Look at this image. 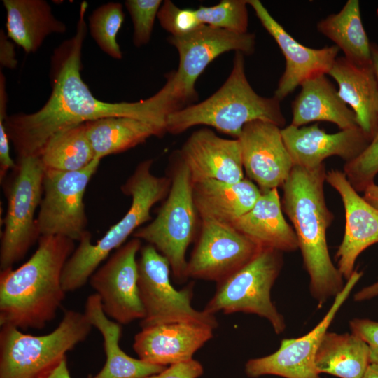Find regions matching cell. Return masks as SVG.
Listing matches in <instances>:
<instances>
[{
    "label": "cell",
    "instance_id": "obj_1",
    "mask_svg": "<svg viewBox=\"0 0 378 378\" xmlns=\"http://www.w3.org/2000/svg\"><path fill=\"white\" fill-rule=\"evenodd\" d=\"M88 7V2L80 3L75 34L53 50L50 69L52 90L48 101L36 112L12 114L5 120L18 158L38 156L46 142L57 132L104 117L134 118L166 132V118L155 94L135 102H106L95 97L82 79Z\"/></svg>",
    "mask_w": 378,
    "mask_h": 378
},
{
    "label": "cell",
    "instance_id": "obj_2",
    "mask_svg": "<svg viewBox=\"0 0 378 378\" xmlns=\"http://www.w3.org/2000/svg\"><path fill=\"white\" fill-rule=\"evenodd\" d=\"M74 241L41 236L36 251L16 269L0 273V326L42 329L53 320L66 295L62 276Z\"/></svg>",
    "mask_w": 378,
    "mask_h": 378
},
{
    "label": "cell",
    "instance_id": "obj_3",
    "mask_svg": "<svg viewBox=\"0 0 378 378\" xmlns=\"http://www.w3.org/2000/svg\"><path fill=\"white\" fill-rule=\"evenodd\" d=\"M325 164L314 168L294 166L284 184L281 205L297 236L310 291L321 307L343 288V276L330 257L326 231L334 216L324 193Z\"/></svg>",
    "mask_w": 378,
    "mask_h": 378
},
{
    "label": "cell",
    "instance_id": "obj_4",
    "mask_svg": "<svg viewBox=\"0 0 378 378\" xmlns=\"http://www.w3.org/2000/svg\"><path fill=\"white\" fill-rule=\"evenodd\" d=\"M234 53L232 71L222 86L205 100L168 115L167 132L178 134L196 125H206L237 139L244 126L253 120L284 127L281 101L253 90L246 76L244 55Z\"/></svg>",
    "mask_w": 378,
    "mask_h": 378
},
{
    "label": "cell",
    "instance_id": "obj_5",
    "mask_svg": "<svg viewBox=\"0 0 378 378\" xmlns=\"http://www.w3.org/2000/svg\"><path fill=\"white\" fill-rule=\"evenodd\" d=\"M153 163L152 159L141 162L121 186L122 193L132 197L130 209L124 216L96 244L91 243L92 234L89 231L78 241L62 272V283L66 293L84 286L112 251L122 246L130 235L151 220L152 207L167 196L171 178L152 174Z\"/></svg>",
    "mask_w": 378,
    "mask_h": 378
},
{
    "label": "cell",
    "instance_id": "obj_6",
    "mask_svg": "<svg viewBox=\"0 0 378 378\" xmlns=\"http://www.w3.org/2000/svg\"><path fill=\"white\" fill-rule=\"evenodd\" d=\"M92 326L84 313L66 310L51 332L35 336L4 326L0 330V378H43L83 342Z\"/></svg>",
    "mask_w": 378,
    "mask_h": 378
},
{
    "label": "cell",
    "instance_id": "obj_7",
    "mask_svg": "<svg viewBox=\"0 0 378 378\" xmlns=\"http://www.w3.org/2000/svg\"><path fill=\"white\" fill-rule=\"evenodd\" d=\"M170 162L172 184L165 201L155 219L132 236L153 246L168 260L176 281L183 282L188 279L186 253L195 236L199 215L191 175L178 150Z\"/></svg>",
    "mask_w": 378,
    "mask_h": 378
},
{
    "label": "cell",
    "instance_id": "obj_8",
    "mask_svg": "<svg viewBox=\"0 0 378 378\" xmlns=\"http://www.w3.org/2000/svg\"><path fill=\"white\" fill-rule=\"evenodd\" d=\"M179 55L176 70L166 74L167 81L157 92L167 116L188 106L198 99L195 83L207 66L219 55L255 51L254 34H236L202 24L190 34L168 38Z\"/></svg>",
    "mask_w": 378,
    "mask_h": 378
},
{
    "label": "cell",
    "instance_id": "obj_9",
    "mask_svg": "<svg viewBox=\"0 0 378 378\" xmlns=\"http://www.w3.org/2000/svg\"><path fill=\"white\" fill-rule=\"evenodd\" d=\"M283 253L262 247L247 264L217 283L204 312L253 314L267 319L274 332L285 330L284 316L271 300V289L283 266Z\"/></svg>",
    "mask_w": 378,
    "mask_h": 378
},
{
    "label": "cell",
    "instance_id": "obj_10",
    "mask_svg": "<svg viewBox=\"0 0 378 378\" xmlns=\"http://www.w3.org/2000/svg\"><path fill=\"white\" fill-rule=\"evenodd\" d=\"M45 170L38 156L18 158L5 189L7 210L1 237V271L21 260L41 237L35 213L43 197Z\"/></svg>",
    "mask_w": 378,
    "mask_h": 378
},
{
    "label": "cell",
    "instance_id": "obj_11",
    "mask_svg": "<svg viewBox=\"0 0 378 378\" xmlns=\"http://www.w3.org/2000/svg\"><path fill=\"white\" fill-rule=\"evenodd\" d=\"M137 263L139 290L145 312L141 328L175 322L199 323L214 330L218 327L214 314L197 311L191 305L193 283L181 290L173 286L170 265L153 246H141Z\"/></svg>",
    "mask_w": 378,
    "mask_h": 378
},
{
    "label": "cell",
    "instance_id": "obj_12",
    "mask_svg": "<svg viewBox=\"0 0 378 378\" xmlns=\"http://www.w3.org/2000/svg\"><path fill=\"white\" fill-rule=\"evenodd\" d=\"M100 162L94 159L77 171L45 170L36 218L41 237L59 235L79 241L88 231L83 197Z\"/></svg>",
    "mask_w": 378,
    "mask_h": 378
},
{
    "label": "cell",
    "instance_id": "obj_13",
    "mask_svg": "<svg viewBox=\"0 0 378 378\" xmlns=\"http://www.w3.org/2000/svg\"><path fill=\"white\" fill-rule=\"evenodd\" d=\"M200 221V232L188 261V278L218 283L247 264L262 248L232 225Z\"/></svg>",
    "mask_w": 378,
    "mask_h": 378
},
{
    "label": "cell",
    "instance_id": "obj_14",
    "mask_svg": "<svg viewBox=\"0 0 378 378\" xmlns=\"http://www.w3.org/2000/svg\"><path fill=\"white\" fill-rule=\"evenodd\" d=\"M141 248V240L133 237L115 250L89 279L106 315L121 325L145 316L138 286L136 255Z\"/></svg>",
    "mask_w": 378,
    "mask_h": 378
},
{
    "label": "cell",
    "instance_id": "obj_15",
    "mask_svg": "<svg viewBox=\"0 0 378 378\" xmlns=\"http://www.w3.org/2000/svg\"><path fill=\"white\" fill-rule=\"evenodd\" d=\"M362 274L361 272L354 270L335 297L325 316L311 331L300 337L282 340L279 349L270 355L248 360L245 365L246 375L252 378L263 375L320 378L315 359L321 340Z\"/></svg>",
    "mask_w": 378,
    "mask_h": 378
},
{
    "label": "cell",
    "instance_id": "obj_16",
    "mask_svg": "<svg viewBox=\"0 0 378 378\" xmlns=\"http://www.w3.org/2000/svg\"><path fill=\"white\" fill-rule=\"evenodd\" d=\"M244 169L261 192L283 187L293 167L281 129L257 120L246 124L237 137Z\"/></svg>",
    "mask_w": 378,
    "mask_h": 378
},
{
    "label": "cell",
    "instance_id": "obj_17",
    "mask_svg": "<svg viewBox=\"0 0 378 378\" xmlns=\"http://www.w3.org/2000/svg\"><path fill=\"white\" fill-rule=\"evenodd\" d=\"M248 4L275 40L286 59L285 70L279 80L274 97L281 101L307 79L328 74L340 51L336 46L321 49L306 47L295 40L259 0H248Z\"/></svg>",
    "mask_w": 378,
    "mask_h": 378
},
{
    "label": "cell",
    "instance_id": "obj_18",
    "mask_svg": "<svg viewBox=\"0 0 378 378\" xmlns=\"http://www.w3.org/2000/svg\"><path fill=\"white\" fill-rule=\"evenodd\" d=\"M326 181L340 195L345 210L344 234L336 258L337 269L348 280L354 272L359 255L378 242V209L358 194L344 172H328Z\"/></svg>",
    "mask_w": 378,
    "mask_h": 378
},
{
    "label": "cell",
    "instance_id": "obj_19",
    "mask_svg": "<svg viewBox=\"0 0 378 378\" xmlns=\"http://www.w3.org/2000/svg\"><path fill=\"white\" fill-rule=\"evenodd\" d=\"M281 135L294 166L305 168L318 167L333 155L350 162L371 141L359 127L328 134L318 123L299 127L290 125L281 129Z\"/></svg>",
    "mask_w": 378,
    "mask_h": 378
},
{
    "label": "cell",
    "instance_id": "obj_20",
    "mask_svg": "<svg viewBox=\"0 0 378 378\" xmlns=\"http://www.w3.org/2000/svg\"><path fill=\"white\" fill-rule=\"evenodd\" d=\"M178 152L190 171L192 183L206 179L237 183L244 178L237 139H224L204 127L193 132Z\"/></svg>",
    "mask_w": 378,
    "mask_h": 378
},
{
    "label": "cell",
    "instance_id": "obj_21",
    "mask_svg": "<svg viewBox=\"0 0 378 378\" xmlns=\"http://www.w3.org/2000/svg\"><path fill=\"white\" fill-rule=\"evenodd\" d=\"M214 330L189 322L142 328L134 336L133 349L139 359L168 367L193 359L195 352L213 337Z\"/></svg>",
    "mask_w": 378,
    "mask_h": 378
},
{
    "label": "cell",
    "instance_id": "obj_22",
    "mask_svg": "<svg viewBox=\"0 0 378 378\" xmlns=\"http://www.w3.org/2000/svg\"><path fill=\"white\" fill-rule=\"evenodd\" d=\"M328 74L338 84V94L351 107L359 127L372 140L378 130V83L372 64L360 65L337 57Z\"/></svg>",
    "mask_w": 378,
    "mask_h": 378
},
{
    "label": "cell",
    "instance_id": "obj_23",
    "mask_svg": "<svg viewBox=\"0 0 378 378\" xmlns=\"http://www.w3.org/2000/svg\"><path fill=\"white\" fill-rule=\"evenodd\" d=\"M261 191L249 178L237 183L206 179L192 183V196L200 220L231 225L250 211Z\"/></svg>",
    "mask_w": 378,
    "mask_h": 378
},
{
    "label": "cell",
    "instance_id": "obj_24",
    "mask_svg": "<svg viewBox=\"0 0 378 378\" xmlns=\"http://www.w3.org/2000/svg\"><path fill=\"white\" fill-rule=\"evenodd\" d=\"M231 225L261 247L282 253L298 249L295 230L284 216L277 188L261 192L252 209Z\"/></svg>",
    "mask_w": 378,
    "mask_h": 378
},
{
    "label": "cell",
    "instance_id": "obj_25",
    "mask_svg": "<svg viewBox=\"0 0 378 378\" xmlns=\"http://www.w3.org/2000/svg\"><path fill=\"white\" fill-rule=\"evenodd\" d=\"M84 314L92 327L102 334L106 357L102 369L88 378H146L160 373L167 368L134 358L122 350L119 344L122 325L106 315L97 293L88 297Z\"/></svg>",
    "mask_w": 378,
    "mask_h": 378
},
{
    "label": "cell",
    "instance_id": "obj_26",
    "mask_svg": "<svg viewBox=\"0 0 378 378\" xmlns=\"http://www.w3.org/2000/svg\"><path fill=\"white\" fill-rule=\"evenodd\" d=\"M301 90L291 104L290 125L302 127L311 122H332L341 130L359 127L356 114L342 99L326 74H320L302 83Z\"/></svg>",
    "mask_w": 378,
    "mask_h": 378
},
{
    "label": "cell",
    "instance_id": "obj_27",
    "mask_svg": "<svg viewBox=\"0 0 378 378\" xmlns=\"http://www.w3.org/2000/svg\"><path fill=\"white\" fill-rule=\"evenodd\" d=\"M6 11V34L27 53L36 52L47 36L66 31L44 0H3Z\"/></svg>",
    "mask_w": 378,
    "mask_h": 378
},
{
    "label": "cell",
    "instance_id": "obj_28",
    "mask_svg": "<svg viewBox=\"0 0 378 378\" xmlns=\"http://www.w3.org/2000/svg\"><path fill=\"white\" fill-rule=\"evenodd\" d=\"M86 134L95 159L124 152L166 132L146 121L130 117H104L85 122Z\"/></svg>",
    "mask_w": 378,
    "mask_h": 378
},
{
    "label": "cell",
    "instance_id": "obj_29",
    "mask_svg": "<svg viewBox=\"0 0 378 378\" xmlns=\"http://www.w3.org/2000/svg\"><path fill=\"white\" fill-rule=\"evenodd\" d=\"M316 368L319 374L340 378H362L370 364L368 344L354 333L326 332L318 346Z\"/></svg>",
    "mask_w": 378,
    "mask_h": 378
},
{
    "label": "cell",
    "instance_id": "obj_30",
    "mask_svg": "<svg viewBox=\"0 0 378 378\" xmlns=\"http://www.w3.org/2000/svg\"><path fill=\"white\" fill-rule=\"evenodd\" d=\"M317 29L332 41L349 60L360 65L372 64V43L361 21L359 1H347L340 12L321 20Z\"/></svg>",
    "mask_w": 378,
    "mask_h": 378
},
{
    "label": "cell",
    "instance_id": "obj_31",
    "mask_svg": "<svg viewBox=\"0 0 378 378\" xmlns=\"http://www.w3.org/2000/svg\"><path fill=\"white\" fill-rule=\"evenodd\" d=\"M46 169L62 172L85 168L94 159L85 123L74 125L53 134L38 155Z\"/></svg>",
    "mask_w": 378,
    "mask_h": 378
},
{
    "label": "cell",
    "instance_id": "obj_32",
    "mask_svg": "<svg viewBox=\"0 0 378 378\" xmlns=\"http://www.w3.org/2000/svg\"><path fill=\"white\" fill-rule=\"evenodd\" d=\"M125 18L122 5L108 2L95 8L88 17L90 34L99 48L115 59L122 58L117 34Z\"/></svg>",
    "mask_w": 378,
    "mask_h": 378
},
{
    "label": "cell",
    "instance_id": "obj_33",
    "mask_svg": "<svg viewBox=\"0 0 378 378\" xmlns=\"http://www.w3.org/2000/svg\"><path fill=\"white\" fill-rule=\"evenodd\" d=\"M248 1L222 0L211 6H200L196 10L202 24L236 34L247 33Z\"/></svg>",
    "mask_w": 378,
    "mask_h": 378
},
{
    "label": "cell",
    "instance_id": "obj_34",
    "mask_svg": "<svg viewBox=\"0 0 378 378\" xmlns=\"http://www.w3.org/2000/svg\"><path fill=\"white\" fill-rule=\"evenodd\" d=\"M344 173L357 192L373 184L378 174V130L368 147L354 160L345 162Z\"/></svg>",
    "mask_w": 378,
    "mask_h": 378
},
{
    "label": "cell",
    "instance_id": "obj_35",
    "mask_svg": "<svg viewBox=\"0 0 378 378\" xmlns=\"http://www.w3.org/2000/svg\"><path fill=\"white\" fill-rule=\"evenodd\" d=\"M162 4L161 0H127L125 1L133 23L132 40L136 48L149 43L155 18H158Z\"/></svg>",
    "mask_w": 378,
    "mask_h": 378
},
{
    "label": "cell",
    "instance_id": "obj_36",
    "mask_svg": "<svg viewBox=\"0 0 378 378\" xmlns=\"http://www.w3.org/2000/svg\"><path fill=\"white\" fill-rule=\"evenodd\" d=\"M157 18L161 27L172 36L187 35L202 25L195 9L179 8L170 0L163 1Z\"/></svg>",
    "mask_w": 378,
    "mask_h": 378
},
{
    "label": "cell",
    "instance_id": "obj_37",
    "mask_svg": "<svg viewBox=\"0 0 378 378\" xmlns=\"http://www.w3.org/2000/svg\"><path fill=\"white\" fill-rule=\"evenodd\" d=\"M8 95L6 89V78L0 71V179L4 181L9 170L16 167V163L10 156L9 138L5 126L7 117L6 107Z\"/></svg>",
    "mask_w": 378,
    "mask_h": 378
},
{
    "label": "cell",
    "instance_id": "obj_38",
    "mask_svg": "<svg viewBox=\"0 0 378 378\" xmlns=\"http://www.w3.org/2000/svg\"><path fill=\"white\" fill-rule=\"evenodd\" d=\"M351 332L360 337L370 349V363L378 364V322L354 318L349 323Z\"/></svg>",
    "mask_w": 378,
    "mask_h": 378
},
{
    "label": "cell",
    "instance_id": "obj_39",
    "mask_svg": "<svg viewBox=\"0 0 378 378\" xmlns=\"http://www.w3.org/2000/svg\"><path fill=\"white\" fill-rule=\"evenodd\" d=\"M203 373L202 365L193 358L168 366L160 373L146 378H199Z\"/></svg>",
    "mask_w": 378,
    "mask_h": 378
},
{
    "label": "cell",
    "instance_id": "obj_40",
    "mask_svg": "<svg viewBox=\"0 0 378 378\" xmlns=\"http://www.w3.org/2000/svg\"><path fill=\"white\" fill-rule=\"evenodd\" d=\"M0 66L9 69L18 66L15 43L3 29L0 31Z\"/></svg>",
    "mask_w": 378,
    "mask_h": 378
},
{
    "label": "cell",
    "instance_id": "obj_41",
    "mask_svg": "<svg viewBox=\"0 0 378 378\" xmlns=\"http://www.w3.org/2000/svg\"><path fill=\"white\" fill-rule=\"evenodd\" d=\"M378 295V281L362 288L354 295V300L357 302L372 299Z\"/></svg>",
    "mask_w": 378,
    "mask_h": 378
},
{
    "label": "cell",
    "instance_id": "obj_42",
    "mask_svg": "<svg viewBox=\"0 0 378 378\" xmlns=\"http://www.w3.org/2000/svg\"><path fill=\"white\" fill-rule=\"evenodd\" d=\"M363 192V197L370 204L378 209V185L374 183L368 186Z\"/></svg>",
    "mask_w": 378,
    "mask_h": 378
},
{
    "label": "cell",
    "instance_id": "obj_43",
    "mask_svg": "<svg viewBox=\"0 0 378 378\" xmlns=\"http://www.w3.org/2000/svg\"><path fill=\"white\" fill-rule=\"evenodd\" d=\"M43 378H71L67 367L66 358L64 359L54 370Z\"/></svg>",
    "mask_w": 378,
    "mask_h": 378
},
{
    "label": "cell",
    "instance_id": "obj_44",
    "mask_svg": "<svg viewBox=\"0 0 378 378\" xmlns=\"http://www.w3.org/2000/svg\"><path fill=\"white\" fill-rule=\"evenodd\" d=\"M372 63L378 83V46L375 43L371 44Z\"/></svg>",
    "mask_w": 378,
    "mask_h": 378
},
{
    "label": "cell",
    "instance_id": "obj_45",
    "mask_svg": "<svg viewBox=\"0 0 378 378\" xmlns=\"http://www.w3.org/2000/svg\"><path fill=\"white\" fill-rule=\"evenodd\" d=\"M362 378H378V364L370 363Z\"/></svg>",
    "mask_w": 378,
    "mask_h": 378
}]
</instances>
